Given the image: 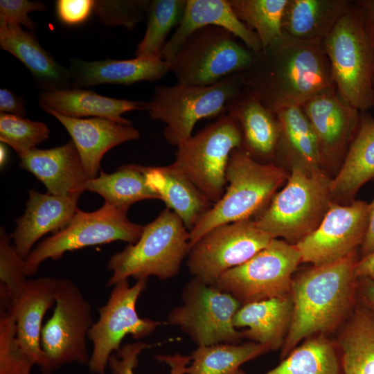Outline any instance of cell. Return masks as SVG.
<instances>
[{"label":"cell","instance_id":"8d00e7d4","mask_svg":"<svg viewBox=\"0 0 374 374\" xmlns=\"http://www.w3.org/2000/svg\"><path fill=\"white\" fill-rule=\"evenodd\" d=\"M187 0H153L150 1L147 26L135 55L145 59H162L161 51L170 30L179 24Z\"/></svg>","mask_w":374,"mask_h":374},{"label":"cell","instance_id":"e0dca14e","mask_svg":"<svg viewBox=\"0 0 374 374\" xmlns=\"http://www.w3.org/2000/svg\"><path fill=\"white\" fill-rule=\"evenodd\" d=\"M315 134L322 163L345 157L357 132L360 112L346 102L335 87L301 105Z\"/></svg>","mask_w":374,"mask_h":374},{"label":"cell","instance_id":"f5cc1de1","mask_svg":"<svg viewBox=\"0 0 374 374\" xmlns=\"http://www.w3.org/2000/svg\"><path fill=\"white\" fill-rule=\"evenodd\" d=\"M373 107H374V77L373 80Z\"/></svg>","mask_w":374,"mask_h":374},{"label":"cell","instance_id":"ffe728a7","mask_svg":"<svg viewBox=\"0 0 374 374\" xmlns=\"http://www.w3.org/2000/svg\"><path fill=\"white\" fill-rule=\"evenodd\" d=\"M46 112L54 116L67 130L89 179L98 176L101 160L107 151L140 136V132L132 125L108 118H77L51 110Z\"/></svg>","mask_w":374,"mask_h":374},{"label":"cell","instance_id":"c3c4849f","mask_svg":"<svg viewBox=\"0 0 374 374\" xmlns=\"http://www.w3.org/2000/svg\"><path fill=\"white\" fill-rule=\"evenodd\" d=\"M355 3L362 12L364 27L368 33L374 29V0H361Z\"/></svg>","mask_w":374,"mask_h":374},{"label":"cell","instance_id":"b9f144b4","mask_svg":"<svg viewBox=\"0 0 374 374\" xmlns=\"http://www.w3.org/2000/svg\"><path fill=\"white\" fill-rule=\"evenodd\" d=\"M150 0L94 1L93 12L108 26L134 28L148 15Z\"/></svg>","mask_w":374,"mask_h":374},{"label":"cell","instance_id":"7c38bea8","mask_svg":"<svg viewBox=\"0 0 374 374\" xmlns=\"http://www.w3.org/2000/svg\"><path fill=\"white\" fill-rule=\"evenodd\" d=\"M181 300L165 324L178 327L197 346L240 344L244 339L233 321L242 305L231 294L193 278L184 287Z\"/></svg>","mask_w":374,"mask_h":374},{"label":"cell","instance_id":"d6986e66","mask_svg":"<svg viewBox=\"0 0 374 374\" xmlns=\"http://www.w3.org/2000/svg\"><path fill=\"white\" fill-rule=\"evenodd\" d=\"M19 166L30 172L57 196L81 195L88 177L72 140L49 149L35 148L21 157Z\"/></svg>","mask_w":374,"mask_h":374},{"label":"cell","instance_id":"5bb4252c","mask_svg":"<svg viewBox=\"0 0 374 374\" xmlns=\"http://www.w3.org/2000/svg\"><path fill=\"white\" fill-rule=\"evenodd\" d=\"M148 279L130 285L128 279L115 284L106 303L98 309V319L89 333L93 349L88 364L95 374H105L110 356L121 348L124 337L131 335L141 339L165 322L141 318L136 311L137 301L146 288Z\"/></svg>","mask_w":374,"mask_h":374},{"label":"cell","instance_id":"816d5d0a","mask_svg":"<svg viewBox=\"0 0 374 374\" xmlns=\"http://www.w3.org/2000/svg\"><path fill=\"white\" fill-rule=\"evenodd\" d=\"M367 33H368V37H369L371 44L372 48H373V49L374 51V29H373L372 30H371L370 32H368Z\"/></svg>","mask_w":374,"mask_h":374},{"label":"cell","instance_id":"7dc6e473","mask_svg":"<svg viewBox=\"0 0 374 374\" xmlns=\"http://www.w3.org/2000/svg\"><path fill=\"white\" fill-rule=\"evenodd\" d=\"M355 274L357 278L374 280V251L357 260Z\"/></svg>","mask_w":374,"mask_h":374},{"label":"cell","instance_id":"ba28073f","mask_svg":"<svg viewBox=\"0 0 374 374\" xmlns=\"http://www.w3.org/2000/svg\"><path fill=\"white\" fill-rule=\"evenodd\" d=\"M93 323L92 306L79 287L71 279L57 278L55 309L41 333V373L52 374L74 363L88 366L87 339Z\"/></svg>","mask_w":374,"mask_h":374},{"label":"cell","instance_id":"5b68a950","mask_svg":"<svg viewBox=\"0 0 374 374\" xmlns=\"http://www.w3.org/2000/svg\"><path fill=\"white\" fill-rule=\"evenodd\" d=\"M322 46L340 96L361 112L373 107L374 51L355 1L350 2Z\"/></svg>","mask_w":374,"mask_h":374},{"label":"cell","instance_id":"603a6c76","mask_svg":"<svg viewBox=\"0 0 374 374\" xmlns=\"http://www.w3.org/2000/svg\"><path fill=\"white\" fill-rule=\"evenodd\" d=\"M225 109L239 125L241 148L258 161L275 157L280 137V125L275 112L243 88L227 102Z\"/></svg>","mask_w":374,"mask_h":374},{"label":"cell","instance_id":"ac0fdd59","mask_svg":"<svg viewBox=\"0 0 374 374\" xmlns=\"http://www.w3.org/2000/svg\"><path fill=\"white\" fill-rule=\"evenodd\" d=\"M24 214L15 220L12 234L13 245L25 259L35 243L48 233H55L66 227L78 208L80 195L57 196L30 190Z\"/></svg>","mask_w":374,"mask_h":374},{"label":"cell","instance_id":"d4e9b609","mask_svg":"<svg viewBox=\"0 0 374 374\" xmlns=\"http://www.w3.org/2000/svg\"><path fill=\"white\" fill-rule=\"evenodd\" d=\"M57 282V278L50 276L28 279L21 294L8 310L15 318L20 344L39 367L44 357L42 321L46 312L55 303Z\"/></svg>","mask_w":374,"mask_h":374},{"label":"cell","instance_id":"3957f363","mask_svg":"<svg viewBox=\"0 0 374 374\" xmlns=\"http://www.w3.org/2000/svg\"><path fill=\"white\" fill-rule=\"evenodd\" d=\"M287 177L281 166L258 161L241 148L233 150L226 167V190L189 231L190 249L214 228L248 220L262 212Z\"/></svg>","mask_w":374,"mask_h":374},{"label":"cell","instance_id":"db71d44e","mask_svg":"<svg viewBox=\"0 0 374 374\" xmlns=\"http://www.w3.org/2000/svg\"><path fill=\"white\" fill-rule=\"evenodd\" d=\"M235 374H249V373H247L242 369H239Z\"/></svg>","mask_w":374,"mask_h":374},{"label":"cell","instance_id":"74e56055","mask_svg":"<svg viewBox=\"0 0 374 374\" xmlns=\"http://www.w3.org/2000/svg\"><path fill=\"white\" fill-rule=\"evenodd\" d=\"M25 259L16 251L5 228L0 229V306L10 308L27 281Z\"/></svg>","mask_w":374,"mask_h":374},{"label":"cell","instance_id":"7bdbcfd3","mask_svg":"<svg viewBox=\"0 0 374 374\" xmlns=\"http://www.w3.org/2000/svg\"><path fill=\"white\" fill-rule=\"evenodd\" d=\"M46 6L41 1L28 0H1L0 19L24 26L34 33L37 24L28 15L31 11H45Z\"/></svg>","mask_w":374,"mask_h":374},{"label":"cell","instance_id":"bcb514c9","mask_svg":"<svg viewBox=\"0 0 374 374\" xmlns=\"http://www.w3.org/2000/svg\"><path fill=\"white\" fill-rule=\"evenodd\" d=\"M361 245L362 258L374 251V199L369 204L368 224Z\"/></svg>","mask_w":374,"mask_h":374},{"label":"cell","instance_id":"f1b7e54d","mask_svg":"<svg viewBox=\"0 0 374 374\" xmlns=\"http://www.w3.org/2000/svg\"><path fill=\"white\" fill-rule=\"evenodd\" d=\"M374 177V118L360 112L359 125L337 175L331 179L333 199H350Z\"/></svg>","mask_w":374,"mask_h":374},{"label":"cell","instance_id":"4fadbf2b","mask_svg":"<svg viewBox=\"0 0 374 374\" xmlns=\"http://www.w3.org/2000/svg\"><path fill=\"white\" fill-rule=\"evenodd\" d=\"M301 262L295 244L274 238L243 264L223 274L213 285L241 305L291 295L293 274Z\"/></svg>","mask_w":374,"mask_h":374},{"label":"cell","instance_id":"277c9868","mask_svg":"<svg viewBox=\"0 0 374 374\" xmlns=\"http://www.w3.org/2000/svg\"><path fill=\"white\" fill-rule=\"evenodd\" d=\"M190 251L189 231L172 211L166 208L154 220L143 226L138 241L113 254L107 262L112 275L107 286L130 277L150 276L166 280L175 276Z\"/></svg>","mask_w":374,"mask_h":374},{"label":"cell","instance_id":"f907efd6","mask_svg":"<svg viewBox=\"0 0 374 374\" xmlns=\"http://www.w3.org/2000/svg\"><path fill=\"white\" fill-rule=\"evenodd\" d=\"M0 159H1V164L3 165L4 164L6 160V157H7V150L5 147V145L4 143H1V148H0Z\"/></svg>","mask_w":374,"mask_h":374},{"label":"cell","instance_id":"60d3db41","mask_svg":"<svg viewBox=\"0 0 374 374\" xmlns=\"http://www.w3.org/2000/svg\"><path fill=\"white\" fill-rule=\"evenodd\" d=\"M157 345L159 344H152L144 341L126 344L110 356L107 367L112 374H134V369L137 366L140 353ZM156 359L169 365L170 374H187V365L191 361L190 356L180 354L159 355Z\"/></svg>","mask_w":374,"mask_h":374},{"label":"cell","instance_id":"d6a6232c","mask_svg":"<svg viewBox=\"0 0 374 374\" xmlns=\"http://www.w3.org/2000/svg\"><path fill=\"white\" fill-rule=\"evenodd\" d=\"M85 191L97 193L105 203L126 210L141 200L159 199L148 183L145 166L138 164L123 165L112 173L100 170L96 178L89 179Z\"/></svg>","mask_w":374,"mask_h":374},{"label":"cell","instance_id":"7402d4cb","mask_svg":"<svg viewBox=\"0 0 374 374\" xmlns=\"http://www.w3.org/2000/svg\"><path fill=\"white\" fill-rule=\"evenodd\" d=\"M0 46L28 69L42 92L73 87L69 69L39 44L34 33L24 30L20 24L0 19Z\"/></svg>","mask_w":374,"mask_h":374},{"label":"cell","instance_id":"52a82bcc","mask_svg":"<svg viewBox=\"0 0 374 374\" xmlns=\"http://www.w3.org/2000/svg\"><path fill=\"white\" fill-rule=\"evenodd\" d=\"M243 87L242 73L228 76L210 86L176 84L157 86L145 111L152 120L166 124L163 135L176 147L191 137L197 121L220 117L226 113V105Z\"/></svg>","mask_w":374,"mask_h":374},{"label":"cell","instance_id":"681fc988","mask_svg":"<svg viewBox=\"0 0 374 374\" xmlns=\"http://www.w3.org/2000/svg\"><path fill=\"white\" fill-rule=\"evenodd\" d=\"M362 300L365 305L374 310V280L367 278H357Z\"/></svg>","mask_w":374,"mask_h":374},{"label":"cell","instance_id":"9c48e42d","mask_svg":"<svg viewBox=\"0 0 374 374\" xmlns=\"http://www.w3.org/2000/svg\"><path fill=\"white\" fill-rule=\"evenodd\" d=\"M220 27L197 30L170 62V71L180 84L210 86L251 65L255 53Z\"/></svg>","mask_w":374,"mask_h":374},{"label":"cell","instance_id":"83f0119b","mask_svg":"<svg viewBox=\"0 0 374 374\" xmlns=\"http://www.w3.org/2000/svg\"><path fill=\"white\" fill-rule=\"evenodd\" d=\"M293 311L292 296L271 299L242 305L233 317L244 338L263 344L270 350L282 348L288 332Z\"/></svg>","mask_w":374,"mask_h":374},{"label":"cell","instance_id":"ee69618b","mask_svg":"<svg viewBox=\"0 0 374 374\" xmlns=\"http://www.w3.org/2000/svg\"><path fill=\"white\" fill-rule=\"evenodd\" d=\"M94 1L57 0L55 11L58 19L64 24L76 26L84 22L93 12Z\"/></svg>","mask_w":374,"mask_h":374},{"label":"cell","instance_id":"44dd1931","mask_svg":"<svg viewBox=\"0 0 374 374\" xmlns=\"http://www.w3.org/2000/svg\"><path fill=\"white\" fill-rule=\"evenodd\" d=\"M208 26L227 30L254 53L262 49L257 34L238 18L229 0H187L183 17L165 44L161 58L172 61L191 34Z\"/></svg>","mask_w":374,"mask_h":374},{"label":"cell","instance_id":"e575fe53","mask_svg":"<svg viewBox=\"0 0 374 374\" xmlns=\"http://www.w3.org/2000/svg\"><path fill=\"white\" fill-rule=\"evenodd\" d=\"M269 351L254 341L197 346L190 356L187 374H235L243 364Z\"/></svg>","mask_w":374,"mask_h":374},{"label":"cell","instance_id":"30bf717a","mask_svg":"<svg viewBox=\"0 0 374 374\" xmlns=\"http://www.w3.org/2000/svg\"><path fill=\"white\" fill-rule=\"evenodd\" d=\"M242 143L238 122L225 113L178 146L173 163L214 205L226 188L229 157Z\"/></svg>","mask_w":374,"mask_h":374},{"label":"cell","instance_id":"cb8c5ba5","mask_svg":"<svg viewBox=\"0 0 374 374\" xmlns=\"http://www.w3.org/2000/svg\"><path fill=\"white\" fill-rule=\"evenodd\" d=\"M170 62L163 59L107 58L100 61L71 60L69 69L73 87L82 89L103 84L132 85L141 81L154 82L170 71Z\"/></svg>","mask_w":374,"mask_h":374},{"label":"cell","instance_id":"ab89813d","mask_svg":"<svg viewBox=\"0 0 374 374\" xmlns=\"http://www.w3.org/2000/svg\"><path fill=\"white\" fill-rule=\"evenodd\" d=\"M35 366L18 340L14 314L0 310V374H30Z\"/></svg>","mask_w":374,"mask_h":374},{"label":"cell","instance_id":"2e32d148","mask_svg":"<svg viewBox=\"0 0 374 374\" xmlns=\"http://www.w3.org/2000/svg\"><path fill=\"white\" fill-rule=\"evenodd\" d=\"M368 212L369 204L363 201L349 205L333 202L316 229L295 244L301 262L320 266L355 252L363 242Z\"/></svg>","mask_w":374,"mask_h":374},{"label":"cell","instance_id":"484cf974","mask_svg":"<svg viewBox=\"0 0 374 374\" xmlns=\"http://www.w3.org/2000/svg\"><path fill=\"white\" fill-rule=\"evenodd\" d=\"M149 186L190 231L213 204L172 163L165 166H145Z\"/></svg>","mask_w":374,"mask_h":374},{"label":"cell","instance_id":"f546056e","mask_svg":"<svg viewBox=\"0 0 374 374\" xmlns=\"http://www.w3.org/2000/svg\"><path fill=\"white\" fill-rule=\"evenodd\" d=\"M346 0H288L283 20L285 36L322 44L350 3Z\"/></svg>","mask_w":374,"mask_h":374},{"label":"cell","instance_id":"9a60e30c","mask_svg":"<svg viewBox=\"0 0 374 374\" xmlns=\"http://www.w3.org/2000/svg\"><path fill=\"white\" fill-rule=\"evenodd\" d=\"M273 239L251 220L219 226L191 247L188 270L193 278L213 285L223 274L249 260Z\"/></svg>","mask_w":374,"mask_h":374},{"label":"cell","instance_id":"8992f818","mask_svg":"<svg viewBox=\"0 0 374 374\" xmlns=\"http://www.w3.org/2000/svg\"><path fill=\"white\" fill-rule=\"evenodd\" d=\"M330 183L323 170L309 174L292 165L287 184L253 220L256 225L296 244L316 229L333 202Z\"/></svg>","mask_w":374,"mask_h":374},{"label":"cell","instance_id":"6da1fadb","mask_svg":"<svg viewBox=\"0 0 374 374\" xmlns=\"http://www.w3.org/2000/svg\"><path fill=\"white\" fill-rule=\"evenodd\" d=\"M243 89L276 112L300 105L335 87L322 44L285 35L280 42L255 53L250 67L242 73Z\"/></svg>","mask_w":374,"mask_h":374},{"label":"cell","instance_id":"f35d334b","mask_svg":"<svg viewBox=\"0 0 374 374\" xmlns=\"http://www.w3.org/2000/svg\"><path fill=\"white\" fill-rule=\"evenodd\" d=\"M46 124L25 117L1 113L0 141L11 147L21 158L48 139Z\"/></svg>","mask_w":374,"mask_h":374},{"label":"cell","instance_id":"d590c367","mask_svg":"<svg viewBox=\"0 0 374 374\" xmlns=\"http://www.w3.org/2000/svg\"><path fill=\"white\" fill-rule=\"evenodd\" d=\"M238 18L255 32L262 48L285 37L283 20L288 0H229Z\"/></svg>","mask_w":374,"mask_h":374},{"label":"cell","instance_id":"4316f807","mask_svg":"<svg viewBox=\"0 0 374 374\" xmlns=\"http://www.w3.org/2000/svg\"><path fill=\"white\" fill-rule=\"evenodd\" d=\"M38 102L45 112L51 110L77 118L88 116L105 118L128 125H132V121L123 118L122 114L130 111L145 110L146 103L104 96L91 90L75 87L42 91Z\"/></svg>","mask_w":374,"mask_h":374},{"label":"cell","instance_id":"4dcf8cb0","mask_svg":"<svg viewBox=\"0 0 374 374\" xmlns=\"http://www.w3.org/2000/svg\"><path fill=\"white\" fill-rule=\"evenodd\" d=\"M280 125V137L276 156L297 165L309 174L322 170L317 141L301 106L290 105L276 112Z\"/></svg>","mask_w":374,"mask_h":374},{"label":"cell","instance_id":"836d02e7","mask_svg":"<svg viewBox=\"0 0 374 374\" xmlns=\"http://www.w3.org/2000/svg\"><path fill=\"white\" fill-rule=\"evenodd\" d=\"M265 374H342L339 350L325 335H314Z\"/></svg>","mask_w":374,"mask_h":374},{"label":"cell","instance_id":"1f68e13d","mask_svg":"<svg viewBox=\"0 0 374 374\" xmlns=\"http://www.w3.org/2000/svg\"><path fill=\"white\" fill-rule=\"evenodd\" d=\"M337 343L342 374H374V310L365 304L358 305Z\"/></svg>","mask_w":374,"mask_h":374},{"label":"cell","instance_id":"8fae6325","mask_svg":"<svg viewBox=\"0 0 374 374\" xmlns=\"http://www.w3.org/2000/svg\"><path fill=\"white\" fill-rule=\"evenodd\" d=\"M127 210L104 203L92 212L77 210L69 224L40 242L25 258L27 277L37 273L48 259L60 260L67 251L120 240L134 244L143 226L131 222Z\"/></svg>","mask_w":374,"mask_h":374},{"label":"cell","instance_id":"f6af8a7d","mask_svg":"<svg viewBox=\"0 0 374 374\" xmlns=\"http://www.w3.org/2000/svg\"><path fill=\"white\" fill-rule=\"evenodd\" d=\"M0 111L5 113L25 117L26 115V101L8 89H0Z\"/></svg>","mask_w":374,"mask_h":374},{"label":"cell","instance_id":"7a4b0ae2","mask_svg":"<svg viewBox=\"0 0 374 374\" xmlns=\"http://www.w3.org/2000/svg\"><path fill=\"white\" fill-rule=\"evenodd\" d=\"M356 251L335 262L313 266L293 278V311L281 348L285 358L301 341L336 329L353 303L357 278Z\"/></svg>","mask_w":374,"mask_h":374}]
</instances>
